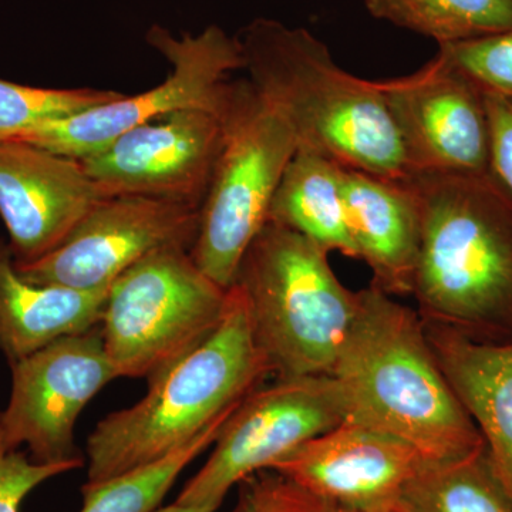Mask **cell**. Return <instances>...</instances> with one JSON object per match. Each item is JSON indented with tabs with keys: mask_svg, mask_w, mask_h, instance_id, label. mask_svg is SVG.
<instances>
[{
	"mask_svg": "<svg viewBox=\"0 0 512 512\" xmlns=\"http://www.w3.org/2000/svg\"><path fill=\"white\" fill-rule=\"evenodd\" d=\"M421 215L412 295L426 325L512 343V194L491 171L412 174Z\"/></svg>",
	"mask_w": 512,
	"mask_h": 512,
	"instance_id": "6da1fadb",
	"label": "cell"
},
{
	"mask_svg": "<svg viewBox=\"0 0 512 512\" xmlns=\"http://www.w3.org/2000/svg\"><path fill=\"white\" fill-rule=\"evenodd\" d=\"M330 376L348 420L412 444L429 461L470 456L483 436L458 400L416 309L362 289Z\"/></svg>",
	"mask_w": 512,
	"mask_h": 512,
	"instance_id": "7a4b0ae2",
	"label": "cell"
},
{
	"mask_svg": "<svg viewBox=\"0 0 512 512\" xmlns=\"http://www.w3.org/2000/svg\"><path fill=\"white\" fill-rule=\"evenodd\" d=\"M238 40L248 82L284 117L298 148L386 180L409 177L379 82L346 72L309 30L278 20L256 19Z\"/></svg>",
	"mask_w": 512,
	"mask_h": 512,
	"instance_id": "3957f363",
	"label": "cell"
},
{
	"mask_svg": "<svg viewBox=\"0 0 512 512\" xmlns=\"http://www.w3.org/2000/svg\"><path fill=\"white\" fill-rule=\"evenodd\" d=\"M271 375L256 345L244 293L228 289L218 328L148 380L140 402L110 413L87 439V481L96 485L163 460Z\"/></svg>",
	"mask_w": 512,
	"mask_h": 512,
	"instance_id": "277c9868",
	"label": "cell"
},
{
	"mask_svg": "<svg viewBox=\"0 0 512 512\" xmlns=\"http://www.w3.org/2000/svg\"><path fill=\"white\" fill-rule=\"evenodd\" d=\"M256 345L275 377L330 375L359 293L329 264V252L292 229L266 222L235 275Z\"/></svg>",
	"mask_w": 512,
	"mask_h": 512,
	"instance_id": "5b68a950",
	"label": "cell"
},
{
	"mask_svg": "<svg viewBox=\"0 0 512 512\" xmlns=\"http://www.w3.org/2000/svg\"><path fill=\"white\" fill-rule=\"evenodd\" d=\"M228 289L190 249H160L110 286L99 329L117 377L150 379L204 342L224 318Z\"/></svg>",
	"mask_w": 512,
	"mask_h": 512,
	"instance_id": "8992f818",
	"label": "cell"
},
{
	"mask_svg": "<svg viewBox=\"0 0 512 512\" xmlns=\"http://www.w3.org/2000/svg\"><path fill=\"white\" fill-rule=\"evenodd\" d=\"M298 150L284 117L248 80L237 82L225 140L200 208L192 259L225 289L256 235L268 222L282 175Z\"/></svg>",
	"mask_w": 512,
	"mask_h": 512,
	"instance_id": "52a82bcc",
	"label": "cell"
},
{
	"mask_svg": "<svg viewBox=\"0 0 512 512\" xmlns=\"http://www.w3.org/2000/svg\"><path fill=\"white\" fill-rule=\"evenodd\" d=\"M148 45L170 63L167 79L147 92L101 104L59 121L40 124L9 140L25 141L76 160L92 156L148 121L181 110L224 113L234 100L237 83L229 77L244 69L238 37L220 26H210L198 35L174 36L161 26L147 33Z\"/></svg>",
	"mask_w": 512,
	"mask_h": 512,
	"instance_id": "ba28073f",
	"label": "cell"
},
{
	"mask_svg": "<svg viewBox=\"0 0 512 512\" xmlns=\"http://www.w3.org/2000/svg\"><path fill=\"white\" fill-rule=\"evenodd\" d=\"M346 420L342 394L330 375L276 377L261 384L225 421L207 463L175 501L222 504L242 480Z\"/></svg>",
	"mask_w": 512,
	"mask_h": 512,
	"instance_id": "9c48e42d",
	"label": "cell"
},
{
	"mask_svg": "<svg viewBox=\"0 0 512 512\" xmlns=\"http://www.w3.org/2000/svg\"><path fill=\"white\" fill-rule=\"evenodd\" d=\"M12 387L2 424L15 447L36 463L84 466L74 426L84 407L117 379L99 326L64 336L9 363Z\"/></svg>",
	"mask_w": 512,
	"mask_h": 512,
	"instance_id": "30bf717a",
	"label": "cell"
},
{
	"mask_svg": "<svg viewBox=\"0 0 512 512\" xmlns=\"http://www.w3.org/2000/svg\"><path fill=\"white\" fill-rule=\"evenodd\" d=\"M229 109L175 111L79 161L101 200L154 198L200 210L224 144Z\"/></svg>",
	"mask_w": 512,
	"mask_h": 512,
	"instance_id": "8fae6325",
	"label": "cell"
},
{
	"mask_svg": "<svg viewBox=\"0 0 512 512\" xmlns=\"http://www.w3.org/2000/svg\"><path fill=\"white\" fill-rule=\"evenodd\" d=\"M198 224V208L154 198H104L59 247L16 266L23 278L35 284L109 291L117 278L146 256L170 247L191 249Z\"/></svg>",
	"mask_w": 512,
	"mask_h": 512,
	"instance_id": "7c38bea8",
	"label": "cell"
},
{
	"mask_svg": "<svg viewBox=\"0 0 512 512\" xmlns=\"http://www.w3.org/2000/svg\"><path fill=\"white\" fill-rule=\"evenodd\" d=\"M379 87L409 175L491 171L485 94L439 53L416 73Z\"/></svg>",
	"mask_w": 512,
	"mask_h": 512,
	"instance_id": "4fadbf2b",
	"label": "cell"
},
{
	"mask_svg": "<svg viewBox=\"0 0 512 512\" xmlns=\"http://www.w3.org/2000/svg\"><path fill=\"white\" fill-rule=\"evenodd\" d=\"M426 461L412 444L346 420L271 468L332 507L363 510L396 504Z\"/></svg>",
	"mask_w": 512,
	"mask_h": 512,
	"instance_id": "5bb4252c",
	"label": "cell"
},
{
	"mask_svg": "<svg viewBox=\"0 0 512 512\" xmlns=\"http://www.w3.org/2000/svg\"><path fill=\"white\" fill-rule=\"evenodd\" d=\"M100 200L76 158L0 140V218L16 262L36 261L59 247Z\"/></svg>",
	"mask_w": 512,
	"mask_h": 512,
	"instance_id": "9a60e30c",
	"label": "cell"
},
{
	"mask_svg": "<svg viewBox=\"0 0 512 512\" xmlns=\"http://www.w3.org/2000/svg\"><path fill=\"white\" fill-rule=\"evenodd\" d=\"M343 202L357 258L372 271V285L390 296L412 295L421 244L412 187L343 168Z\"/></svg>",
	"mask_w": 512,
	"mask_h": 512,
	"instance_id": "2e32d148",
	"label": "cell"
},
{
	"mask_svg": "<svg viewBox=\"0 0 512 512\" xmlns=\"http://www.w3.org/2000/svg\"><path fill=\"white\" fill-rule=\"evenodd\" d=\"M424 326L444 376L483 436L495 474L512 500V343L484 345Z\"/></svg>",
	"mask_w": 512,
	"mask_h": 512,
	"instance_id": "e0dca14e",
	"label": "cell"
},
{
	"mask_svg": "<svg viewBox=\"0 0 512 512\" xmlns=\"http://www.w3.org/2000/svg\"><path fill=\"white\" fill-rule=\"evenodd\" d=\"M107 293L28 281L0 238V353L16 362L64 336L97 328Z\"/></svg>",
	"mask_w": 512,
	"mask_h": 512,
	"instance_id": "ac0fdd59",
	"label": "cell"
},
{
	"mask_svg": "<svg viewBox=\"0 0 512 512\" xmlns=\"http://www.w3.org/2000/svg\"><path fill=\"white\" fill-rule=\"evenodd\" d=\"M268 222L311 239L329 252L357 258L343 202V167L298 148L272 200Z\"/></svg>",
	"mask_w": 512,
	"mask_h": 512,
	"instance_id": "d6986e66",
	"label": "cell"
},
{
	"mask_svg": "<svg viewBox=\"0 0 512 512\" xmlns=\"http://www.w3.org/2000/svg\"><path fill=\"white\" fill-rule=\"evenodd\" d=\"M397 505L404 512H512L485 446L457 460L426 461Z\"/></svg>",
	"mask_w": 512,
	"mask_h": 512,
	"instance_id": "ffe728a7",
	"label": "cell"
},
{
	"mask_svg": "<svg viewBox=\"0 0 512 512\" xmlns=\"http://www.w3.org/2000/svg\"><path fill=\"white\" fill-rule=\"evenodd\" d=\"M370 15L440 46L512 29V0H365Z\"/></svg>",
	"mask_w": 512,
	"mask_h": 512,
	"instance_id": "44dd1931",
	"label": "cell"
},
{
	"mask_svg": "<svg viewBox=\"0 0 512 512\" xmlns=\"http://www.w3.org/2000/svg\"><path fill=\"white\" fill-rule=\"evenodd\" d=\"M238 406L212 421L194 440L168 454L163 460L137 468L130 473L82 487L83 507L80 512H153L163 503L165 495L178 476L205 448L217 440L228 417Z\"/></svg>",
	"mask_w": 512,
	"mask_h": 512,
	"instance_id": "7402d4cb",
	"label": "cell"
},
{
	"mask_svg": "<svg viewBox=\"0 0 512 512\" xmlns=\"http://www.w3.org/2000/svg\"><path fill=\"white\" fill-rule=\"evenodd\" d=\"M124 93L100 89H43L0 79V140L40 124L70 119Z\"/></svg>",
	"mask_w": 512,
	"mask_h": 512,
	"instance_id": "603a6c76",
	"label": "cell"
},
{
	"mask_svg": "<svg viewBox=\"0 0 512 512\" xmlns=\"http://www.w3.org/2000/svg\"><path fill=\"white\" fill-rule=\"evenodd\" d=\"M439 55L481 92L512 97V29L440 46Z\"/></svg>",
	"mask_w": 512,
	"mask_h": 512,
	"instance_id": "cb8c5ba5",
	"label": "cell"
},
{
	"mask_svg": "<svg viewBox=\"0 0 512 512\" xmlns=\"http://www.w3.org/2000/svg\"><path fill=\"white\" fill-rule=\"evenodd\" d=\"M231 512H335L332 505L303 490L272 468L258 471L238 484Z\"/></svg>",
	"mask_w": 512,
	"mask_h": 512,
	"instance_id": "d4e9b609",
	"label": "cell"
},
{
	"mask_svg": "<svg viewBox=\"0 0 512 512\" xmlns=\"http://www.w3.org/2000/svg\"><path fill=\"white\" fill-rule=\"evenodd\" d=\"M76 470L69 464H40L6 437L0 409V512H20L26 497L39 485Z\"/></svg>",
	"mask_w": 512,
	"mask_h": 512,
	"instance_id": "484cf974",
	"label": "cell"
},
{
	"mask_svg": "<svg viewBox=\"0 0 512 512\" xmlns=\"http://www.w3.org/2000/svg\"><path fill=\"white\" fill-rule=\"evenodd\" d=\"M484 94L490 121L491 173L512 194V97Z\"/></svg>",
	"mask_w": 512,
	"mask_h": 512,
	"instance_id": "4316f807",
	"label": "cell"
},
{
	"mask_svg": "<svg viewBox=\"0 0 512 512\" xmlns=\"http://www.w3.org/2000/svg\"><path fill=\"white\" fill-rule=\"evenodd\" d=\"M220 507V503L181 504L175 501L174 504L158 507L153 512H217Z\"/></svg>",
	"mask_w": 512,
	"mask_h": 512,
	"instance_id": "83f0119b",
	"label": "cell"
},
{
	"mask_svg": "<svg viewBox=\"0 0 512 512\" xmlns=\"http://www.w3.org/2000/svg\"><path fill=\"white\" fill-rule=\"evenodd\" d=\"M333 510H335V512H404L397 503L382 505V507L363 508V510H348V508L335 507H333Z\"/></svg>",
	"mask_w": 512,
	"mask_h": 512,
	"instance_id": "f1b7e54d",
	"label": "cell"
}]
</instances>
